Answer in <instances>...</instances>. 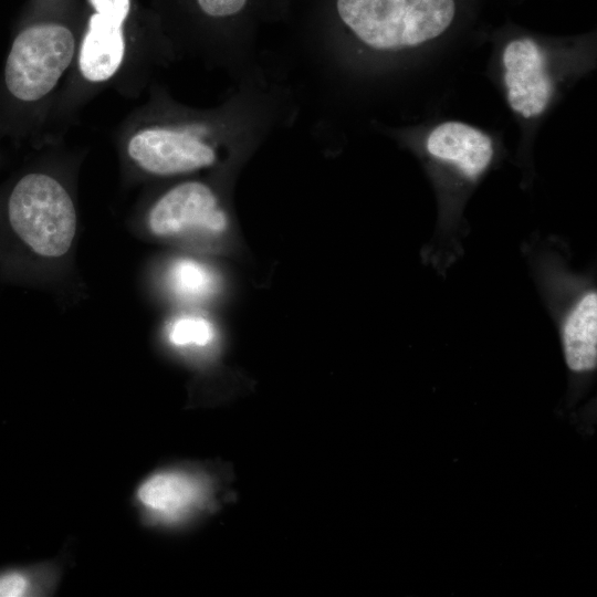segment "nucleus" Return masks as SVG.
I'll list each match as a JSON object with an SVG mask.
<instances>
[{
    "instance_id": "f257e3e1",
    "label": "nucleus",
    "mask_w": 597,
    "mask_h": 597,
    "mask_svg": "<svg viewBox=\"0 0 597 597\" xmlns=\"http://www.w3.org/2000/svg\"><path fill=\"white\" fill-rule=\"evenodd\" d=\"M298 109L295 87L263 64L211 107L186 105L154 81L113 139L132 181L234 174L276 130L290 126Z\"/></svg>"
},
{
    "instance_id": "f03ea898",
    "label": "nucleus",
    "mask_w": 597,
    "mask_h": 597,
    "mask_svg": "<svg viewBox=\"0 0 597 597\" xmlns=\"http://www.w3.org/2000/svg\"><path fill=\"white\" fill-rule=\"evenodd\" d=\"M61 143L46 145V159L17 178L0 201L6 234L43 261L63 258L77 231L71 172L81 155L63 150Z\"/></svg>"
},
{
    "instance_id": "7ed1b4c3",
    "label": "nucleus",
    "mask_w": 597,
    "mask_h": 597,
    "mask_svg": "<svg viewBox=\"0 0 597 597\" xmlns=\"http://www.w3.org/2000/svg\"><path fill=\"white\" fill-rule=\"evenodd\" d=\"M232 174H207L161 181L143 206L142 218L156 238L207 245L232 227L228 181Z\"/></svg>"
},
{
    "instance_id": "20e7f679",
    "label": "nucleus",
    "mask_w": 597,
    "mask_h": 597,
    "mask_svg": "<svg viewBox=\"0 0 597 597\" xmlns=\"http://www.w3.org/2000/svg\"><path fill=\"white\" fill-rule=\"evenodd\" d=\"M335 14L360 50L396 53L438 38L451 24L454 0H335Z\"/></svg>"
},
{
    "instance_id": "39448f33",
    "label": "nucleus",
    "mask_w": 597,
    "mask_h": 597,
    "mask_svg": "<svg viewBox=\"0 0 597 597\" xmlns=\"http://www.w3.org/2000/svg\"><path fill=\"white\" fill-rule=\"evenodd\" d=\"M502 61L511 108L524 118L542 114L554 90L544 51L532 39L513 40L504 48Z\"/></svg>"
},
{
    "instance_id": "423d86ee",
    "label": "nucleus",
    "mask_w": 597,
    "mask_h": 597,
    "mask_svg": "<svg viewBox=\"0 0 597 597\" xmlns=\"http://www.w3.org/2000/svg\"><path fill=\"white\" fill-rule=\"evenodd\" d=\"M427 151L433 158L452 165L470 180L478 179L492 161L494 149L483 132L460 122H446L428 135Z\"/></svg>"
},
{
    "instance_id": "0eeeda50",
    "label": "nucleus",
    "mask_w": 597,
    "mask_h": 597,
    "mask_svg": "<svg viewBox=\"0 0 597 597\" xmlns=\"http://www.w3.org/2000/svg\"><path fill=\"white\" fill-rule=\"evenodd\" d=\"M562 342L567 366L577 373L595 369L597 363V294H582L565 314Z\"/></svg>"
},
{
    "instance_id": "6e6552de",
    "label": "nucleus",
    "mask_w": 597,
    "mask_h": 597,
    "mask_svg": "<svg viewBox=\"0 0 597 597\" xmlns=\"http://www.w3.org/2000/svg\"><path fill=\"white\" fill-rule=\"evenodd\" d=\"M202 496L200 482L178 471L159 472L139 486L137 498L151 514L174 521L188 513Z\"/></svg>"
},
{
    "instance_id": "1a4fd4ad",
    "label": "nucleus",
    "mask_w": 597,
    "mask_h": 597,
    "mask_svg": "<svg viewBox=\"0 0 597 597\" xmlns=\"http://www.w3.org/2000/svg\"><path fill=\"white\" fill-rule=\"evenodd\" d=\"M249 1L250 0H193L199 14L205 22L209 24L203 52L199 61L202 65L208 50L210 24H216L213 70L222 71L227 75L230 73V63L221 24L227 25L233 48L245 71L251 73L261 65V62L254 63L247 57L229 27L230 22H237L238 18L247 10Z\"/></svg>"
},
{
    "instance_id": "9d476101",
    "label": "nucleus",
    "mask_w": 597,
    "mask_h": 597,
    "mask_svg": "<svg viewBox=\"0 0 597 597\" xmlns=\"http://www.w3.org/2000/svg\"><path fill=\"white\" fill-rule=\"evenodd\" d=\"M166 283L177 297L199 302L219 290V276L207 263L190 256L174 259L166 271Z\"/></svg>"
},
{
    "instance_id": "9b49d317",
    "label": "nucleus",
    "mask_w": 597,
    "mask_h": 597,
    "mask_svg": "<svg viewBox=\"0 0 597 597\" xmlns=\"http://www.w3.org/2000/svg\"><path fill=\"white\" fill-rule=\"evenodd\" d=\"M166 334L168 342L178 348H205L217 338L214 324L207 316L195 313L176 316Z\"/></svg>"
},
{
    "instance_id": "f8f14e48",
    "label": "nucleus",
    "mask_w": 597,
    "mask_h": 597,
    "mask_svg": "<svg viewBox=\"0 0 597 597\" xmlns=\"http://www.w3.org/2000/svg\"><path fill=\"white\" fill-rule=\"evenodd\" d=\"M34 584L29 572L9 568L0 572V597H24L32 594Z\"/></svg>"
}]
</instances>
